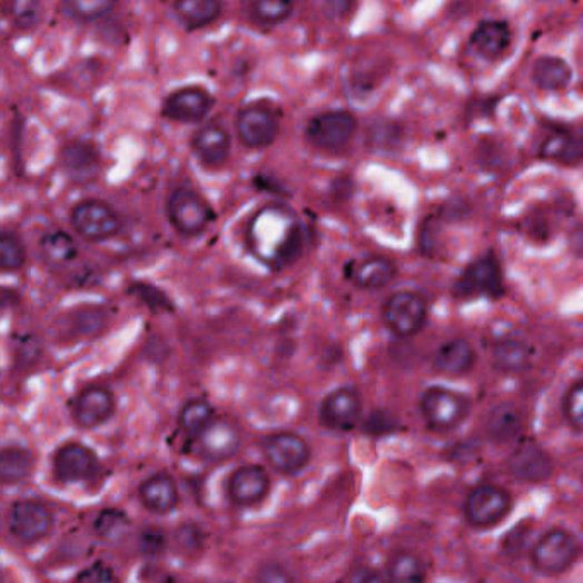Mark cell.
<instances>
[{
  "instance_id": "cell-26",
  "label": "cell",
  "mask_w": 583,
  "mask_h": 583,
  "mask_svg": "<svg viewBox=\"0 0 583 583\" xmlns=\"http://www.w3.org/2000/svg\"><path fill=\"white\" fill-rule=\"evenodd\" d=\"M493 366L506 375H517L531 366L532 349L525 340L505 337L493 346Z\"/></svg>"
},
{
  "instance_id": "cell-22",
  "label": "cell",
  "mask_w": 583,
  "mask_h": 583,
  "mask_svg": "<svg viewBox=\"0 0 583 583\" xmlns=\"http://www.w3.org/2000/svg\"><path fill=\"white\" fill-rule=\"evenodd\" d=\"M471 47L477 56L490 62L503 59L512 47V30L508 22L500 19L480 22L471 34Z\"/></svg>"
},
{
  "instance_id": "cell-29",
  "label": "cell",
  "mask_w": 583,
  "mask_h": 583,
  "mask_svg": "<svg viewBox=\"0 0 583 583\" xmlns=\"http://www.w3.org/2000/svg\"><path fill=\"white\" fill-rule=\"evenodd\" d=\"M540 156L546 161L573 167L583 159V142L569 132H553L541 145Z\"/></svg>"
},
{
  "instance_id": "cell-20",
  "label": "cell",
  "mask_w": 583,
  "mask_h": 583,
  "mask_svg": "<svg viewBox=\"0 0 583 583\" xmlns=\"http://www.w3.org/2000/svg\"><path fill=\"white\" fill-rule=\"evenodd\" d=\"M115 395L105 387H88L72 403V419L85 429L97 428L113 416Z\"/></svg>"
},
{
  "instance_id": "cell-40",
  "label": "cell",
  "mask_w": 583,
  "mask_h": 583,
  "mask_svg": "<svg viewBox=\"0 0 583 583\" xmlns=\"http://www.w3.org/2000/svg\"><path fill=\"white\" fill-rule=\"evenodd\" d=\"M9 8V11H6V16L11 18L12 24H16L18 28H31L40 21L41 8L40 2H12V4L6 6Z\"/></svg>"
},
{
  "instance_id": "cell-4",
  "label": "cell",
  "mask_w": 583,
  "mask_h": 583,
  "mask_svg": "<svg viewBox=\"0 0 583 583\" xmlns=\"http://www.w3.org/2000/svg\"><path fill=\"white\" fill-rule=\"evenodd\" d=\"M358 129V119L349 110H327L308 120L305 137L318 151H340L347 148Z\"/></svg>"
},
{
  "instance_id": "cell-24",
  "label": "cell",
  "mask_w": 583,
  "mask_h": 583,
  "mask_svg": "<svg viewBox=\"0 0 583 583\" xmlns=\"http://www.w3.org/2000/svg\"><path fill=\"white\" fill-rule=\"evenodd\" d=\"M139 498L146 510L156 515H167L171 510L177 508L180 502L177 483L167 473H158L148 477L139 487Z\"/></svg>"
},
{
  "instance_id": "cell-2",
  "label": "cell",
  "mask_w": 583,
  "mask_h": 583,
  "mask_svg": "<svg viewBox=\"0 0 583 583\" xmlns=\"http://www.w3.org/2000/svg\"><path fill=\"white\" fill-rule=\"evenodd\" d=\"M419 411L433 432L448 433L467 419L471 401L452 388L429 387L419 399Z\"/></svg>"
},
{
  "instance_id": "cell-42",
  "label": "cell",
  "mask_w": 583,
  "mask_h": 583,
  "mask_svg": "<svg viewBox=\"0 0 583 583\" xmlns=\"http://www.w3.org/2000/svg\"><path fill=\"white\" fill-rule=\"evenodd\" d=\"M76 583H119L113 570L105 563H95L88 566L85 572L79 573Z\"/></svg>"
},
{
  "instance_id": "cell-38",
  "label": "cell",
  "mask_w": 583,
  "mask_h": 583,
  "mask_svg": "<svg viewBox=\"0 0 583 583\" xmlns=\"http://www.w3.org/2000/svg\"><path fill=\"white\" fill-rule=\"evenodd\" d=\"M127 528L129 521L120 510H103L95 522V531L101 540H119L120 535L126 534Z\"/></svg>"
},
{
  "instance_id": "cell-10",
  "label": "cell",
  "mask_w": 583,
  "mask_h": 583,
  "mask_svg": "<svg viewBox=\"0 0 583 583\" xmlns=\"http://www.w3.org/2000/svg\"><path fill=\"white\" fill-rule=\"evenodd\" d=\"M8 525L21 543H38L52 532L53 513L38 500H19L9 508Z\"/></svg>"
},
{
  "instance_id": "cell-39",
  "label": "cell",
  "mask_w": 583,
  "mask_h": 583,
  "mask_svg": "<svg viewBox=\"0 0 583 583\" xmlns=\"http://www.w3.org/2000/svg\"><path fill=\"white\" fill-rule=\"evenodd\" d=\"M566 422L575 432L583 433V381L570 385L563 399Z\"/></svg>"
},
{
  "instance_id": "cell-37",
  "label": "cell",
  "mask_w": 583,
  "mask_h": 583,
  "mask_svg": "<svg viewBox=\"0 0 583 583\" xmlns=\"http://www.w3.org/2000/svg\"><path fill=\"white\" fill-rule=\"evenodd\" d=\"M62 8L69 18L79 22H91L110 14L115 4L108 0H71L63 2Z\"/></svg>"
},
{
  "instance_id": "cell-25",
  "label": "cell",
  "mask_w": 583,
  "mask_h": 583,
  "mask_svg": "<svg viewBox=\"0 0 583 583\" xmlns=\"http://www.w3.org/2000/svg\"><path fill=\"white\" fill-rule=\"evenodd\" d=\"M522 432H524V416L517 406L510 403L500 404L487 414L486 433L493 442L500 445L517 442Z\"/></svg>"
},
{
  "instance_id": "cell-44",
  "label": "cell",
  "mask_w": 583,
  "mask_h": 583,
  "mask_svg": "<svg viewBox=\"0 0 583 583\" xmlns=\"http://www.w3.org/2000/svg\"><path fill=\"white\" fill-rule=\"evenodd\" d=\"M347 583H385V580L377 570L365 566V569L356 570V572L349 576Z\"/></svg>"
},
{
  "instance_id": "cell-11",
  "label": "cell",
  "mask_w": 583,
  "mask_h": 583,
  "mask_svg": "<svg viewBox=\"0 0 583 583\" xmlns=\"http://www.w3.org/2000/svg\"><path fill=\"white\" fill-rule=\"evenodd\" d=\"M279 119L269 107L263 103H248L237 115L238 139L248 149H264L276 141L279 134Z\"/></svg>"
},
{
  "instance_id": "cell-5",
  "label": "cell",
  "mask_w": 583,
  "mask_h": 583,
  "mask_svg": "<svg viewBox=\"0 0 583 583\" xmlns=\"http://www.w3.org/2000/svg\"><path fill=\"white\" fill-rule=\"evenodd\" d=\"M579 556V543L575 535L566 528L554 527L544 532L532 547V565L547 576L569 572Z\"/></svg>"
},
{
  "instance_id": "cell-45",
  "label": "cell",
  "mask_w": 583,
  "mask_h": 583,
  "mask_svg": "<svg viewBox=\"0 0 583 583\" xmlns=\"http://www.w3.org/2000/svg\"><path fill=\"white\" fill-rule=\"evenodd\" d=\"M572 248L579 255H583V228H576L572 233Z\"/></svg>"
},
{
  "instance_id": "cell-33",
  "label": "cell",
  "mask_w": 583,
  "mask_h": 583,
  "mask_svg": "<svg viewBox=\"0 0 583 583\" xmlns=\"http://www.w3.org/2000/svg\"><path fill=\"white\" fill-rule=\"evenodd\" d=\"M215 419V407L206 399L189 401L178 414V425H180L181 432L185 435L194 436V438H197L207 426L213 425Z\"/></svg>"
},
{
  "instance_id": "cell-43",
  "label": "cell",
  "mask_w": 583,
  "mask_h": 583,
  "mask_svg": "<svg viewBox=\"0 0 583 583\" xmlns=\"http://www.w3.org/2000/svg\"><path fill=\"white\" fill-rule=\"evenodd\" d=\"M257 583H296L292 573L279 563H264L257 572Z\"/></svg>"
},
{
  "instance_id": "cell-31",
  "label": "cell",
  "mask_w": 583,
  "mask_h": 583,
  "mask_svg": "<svg viewBox=\"0 0 583 583\" xmlns=\"http://www.w3.org/2000/svg\"><path fill=\"white\" fill-rule=\"evenodd\" d=\"M177 18L189 30L209 27L223 14L221 2L216 0H178L174 6Z\"/></svg>"
},
{
  "instance_id": "cell-13",
  "label": "cell",
  "mask_w": 583,
  "mask_h": 583,
  "mask_svg": "<svg viewBox=\"0 0 583 583\" xmlns=\"http://www.w3.org/2000/svg\"><path fill=\"white\" fill-rule=\"evenodd\" d=\"M215 100L211 92L200 86H184L175 89L162 100L161 115L178 123L202 122L211 111Z\"/></svg>"
},
{
  "instance_id": "cell-27",
  "label": "cell",
  "mask_w": 583,
  "mask_h": 583,
  "mask_svg": "<svg viewBox=\"0 0 583 583\" xmlns=\"http://www.w3.org/2000/svg\"><path fill=\"white\" fill-rule=\"evenodd\" d=\"M532 81L541 91H562L572 82V67L560 57H540L532 66Z\"/></svg>"
},
{
  "instance_id": "cell-28",
  "label": "cell",
  "mask_w": 583,
  "mask_h": 583,
  "mask_svg": "<svg viewBox=\"0 0 583 583\" xmlns=\"http://www.w3.org/2000/svg\"><path fill=\"white\" fill-rule=\"evenodd\" d=\"M41 259L52 267L69 266L78 257V244L63 229H50L38 241Z\"/></svg>"
},
{
  "instance_id": "cell-6",
  "label": "cell",
  "mask_w": 583,
  "mask_h": 583,
  "mask_svg": "<svg viewBox=\"0 0 583 583\" xmlns=\"http://www.w3.org/2000/svg\"><path fill=\"white\" fill-rule=\"evenodd\" d=\"M454 295L461 299L500 298L503 295V270L498 257L487 251L467 264L455 281Z\"/></svg>"
},
{
  "instance_id": "cell-23",
  "label": "cell",
  "mask_w": 583,
  "mask_h": 583,
  "mask_svg": "<svg viewBox=\"0 0 583 583\" xmlns=\"http://www.w3.org/2000/svg\"><path fill=\"white\" fill-rule=\"evenodd\" d=\"M399 270L394 260L384 257V255H368L363 259L353 263L352 269L347 276L352 277L358 288L362 289H382L394 283Z\"/></svg>"
},
{
  "instance_id": "cell-41",
  "label": "cell",
  "mask_w": 583,
  "mask_h": 583,
  "mask_svg": "<svg viewBox=\"0 0 583 583\" xmlns=\"http://www.w3.org/2000/svg\"><path fill=\"white\" fill-rule=\"evenodd\" d=\"M132 292L136 293V295L139 296V298H141L151 310H168V308H171L168 296L165 295V293L159 292L156 286L142 285V283H139V285H134Z\"/></svg>"
},
{
  "instance_id": "cell-36",
  "label": "cell",
  "mask_w": 583,
  "mask_h": 583,
  "mask_svg": "<svg viewBox=\"0 0 583 583\" xmlns=\"http://www.w3.org/2000/svg\"><path fill=\"white\" fill-rule=\"evenodd\" d=\"M27 248L14 231H2L0 235V269L2 273H16L27 266Z\"/></svg>"
},
{
  "instance_id": "cell-3",
  "label": "cell",
  "mask_w": 583,
  "mask_h": 583,
  "mask_svg": "<svg viewBox=\"0 0 583 583\" xmlns=\"http://www.w3.org/2000/svg\"><path fill=\"white\" fill-rule=\"evenodd\" d=\"M167 218L175 231L184 237H197L215 221V211L197 190L178 187L168 196Z\"/></svg>"
},
{
  "instance_id": "cell-16",
  "label": "cell",
  "mask_w": 583,
  "mask_h": 583,
  "mask_svg": "<svg viewBox=\"0 0 583 583\" xmlns=\"http://www.w3.org/2000/svg\"><path fill=\"white\" fill-rule=\"evenodd\" d=\"M194 155L206 168H221L231 152V136L221 122H206L190 139Z\"/></svg>"
},
{
  "instance_id": "cell-19",
  "label": "cell",
  "mask_w": 583,
  "mask_h": 583,
  "mask_svg": "<svg viewBox=\"0 0 583 583\" xmlns=\"http://www.w3.org/2000/svg\"><path fill=\"white\" fill-rule=\"evenodd\" d=\"M508 471L512 476L524 483H544L553 476V461L550 454L541 445L535 443H522L510 455Z\"/></svg>"
},
{
  "instance_id": "cell-21",
  "label": "cell",
  "mask_w": 583,
  "mask_h": 583,
  "mask_svg": "<svg viewBox=\"0 0 583 583\" xmlns=\"http://www.w3.org/2000/svg\"><path fill=\"white\" fill-rule=\"evenodd\" d=\"M476 365L473 344L464 337H452L436 349L433 368L445 377L461 378L470 375Z\"/></svg>"
},
{
  "instance_id": "cell-30",
  "label": "cell",
  "mask_w": 583,
  "mask_h": 583,
  "mask_svg": "<svg viewBox=\"0 0 583 583\" xmlns=\"http://www.w3.org/2000/svg\"><path fill=\"white\" fill-rule=\"evenodd\" d=\"M60 162L67 174L75 177H89L97 171L100 165V152L91 142L75 141L67 142L60 151Z\"/></svg>"
},
{
  "instance_id": "cell-12",
  "label": "cell",
  "mask_w": 583,
  "mask_h": 583,
  "mask_svg": "<svg viewBox=\"0 0 583 583\" xmlns=\"http://www.w3.org/2000/svg\"><path fill=\"white\" fill-rule=\"evenodd\" d=\"M263 451L267 462L281 474L299 473L312 457L307 439L292 432L274 433L264 442Z\"/></svg>"
},
{
  "instance_id": "cell-15",
  "label": "cell",
  "mask_w": 583,
  "mask_h": 583,
  "mask_svg": "<svg viewBox=\"0 0 583 583\" xmlns=\"http://www.w3.org/2000/svg\"><path fill=\"white\" fill-rule=\"evenodd\" d=\"M359 416H362V397L355 388H337L322 403V423L334 432H349L355 428Z\"/></svg>"
},
{
  "instance_id": "cell-1",
  "label": "cell",
  "mask_w": 583,
  "mask_h": 583,
  "mask_svg": "<svg viewBox=\"0 0 583 583\" xmlns=\"http://www.w3.org/2000/svg\"><path fill=\"white\" fill-rule=\"evenodd\" d=\"M248 250L270 269H285L302 257L305 228L283 204H267L251 216L245 233Z\"/></svg>"
},
{
  "instance_id": "cell-35",
  "label": "cell",
  "mask_w": 583,
  "mask_h": 583,
  "mask_svg": "<svg viewBox=\"0 0 583 583\" xmlns=\"http://www.w3.org/2000/svg\"><path fill=\"white\" fill-rule=\"evenodd\" d=\"M247 11L248 18L260 27H276L292 18L295 4L285 0H257L248 4Z\"/></svg>"
},
{
  "instance_id": "cell-17",
  "label": "cell",
  "mask_w": 583,
  "mask_h": 583,
  "mask_svg": "<svg viewBox=\"0 0 583 583\" xmlns=\"http://www.w3.org/2000/svg\"><path fill=\"white\" fill-rule=\"evenodd\" d=\"M270 490V477L260 465H241L228 480V495L238 506L259 505Z\"/></svg>"
},
{
  "instance_id": "cell-7",
  "label": "cell",
  "mask_w": 583,
  "mask_h": 583,
  "mask_svg": "<svg viewBox=\"0 0 583 583\" xmlns=\"http://www.w3.org/2000/svg\"><path fill=\"white\" fill-rule=\"evenodd\" d=\"M72 228L79 237L89 241H105L117 237L122 229V218L111 204L101 199H82L69 215Z\"/></svg>"
},
{
  "instance_id": "cell-32",
  "label": "cell",
  "mask_w": 583,
  "mask_h": 583,
  "mask_svg": "<svg viewBox=\"0 0 583 583\" xmlns=\"http://www.w3.org/2000/svg\"><path fill=\"white\" fill-rule=\"evenodd\" d=\"M387 579V583H425V563L413 551H397L388 562Z\"/></svg>"
},
{
  "instance_id": "cell-34",
  "label": "cell",
  "mask_w": 583,
  "mask_h": 583,
  "mask_svg": "<svg viewBox=\"0 0 583 583\" xmlns=\"http://www.w3.org/2000/svg\"><path fill=\"white\" fill-rule=\"evenodd\" d=\"M33 455L21 447H8L0 457V474L2 483H21L30 476L33 471Z\"/></svg>"
},
{
  "instance_id": "cell-8",
  "label": "cell",
  "mask_w": 583,
  "mask_h": 583,
  "mask_svg": "<svg viewBox=\"0 0 583 583\" xmlns=\"http://www.w3.org/2000/svg\"><path fill=\"white\" fill-rule=\"evenodd\" d=\"M382 318L388 329L399 337H413L422 333L428 318L425 298L416 292L403 289L385 299Z\"/></svg>"
},
{
  "instance_id": "cell-14",
  "label": "cell",
  "mask_w": 583,
  "mask_h": 583,
  "mask_svg": "<svg viewBox=\"0 0 583 583\" xmlns=\"http://www.w3.org/2000/svg\"><path fill=\"white\" fill-rule=\"evenodd\" d=\"M53 474L62 483H85L97 477L100 462L97 454L82 443H63L53 454Z\"/></svg>"
},
{
  "instance_id": "cell-18",
  "label": "cell",
  "mask_w": 583,
  "mask_h": 583,
  "mask_svg": "<svg viewBox=\"0 0 583 583\" xmlns=\"http://www.w3.org/2000/svg\"><path fill=\"white\" fill-rule=\"evenodd\" d=\"M196 439L199 454L213 462L228 461L240 451L241 445V436L237 426L219 417H216L215 423L207 426Z\"/></svg>"
},
{
  "instance_id": "cell-9",
  "label": "cell",
  "mask_w": 583,
  "mask_h": 583,
  "mask_svg": "<svg viewBox=\"0 0 583 583\" xmlns=\"http://www.w3.org/2000/svg\"><path fill=\"white\" fill-rule=\"evenodd\" d=\"M512 495L496 484H481L474 487L464 503V515L473 527L492 528L508 517Z\"/></svg>"
}]
</instances>
